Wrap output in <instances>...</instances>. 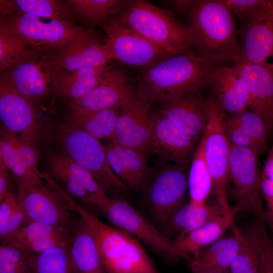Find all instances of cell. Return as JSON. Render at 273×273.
I'll return each mask as SVG.
<instances>
[{
    "instance_id": "1",
    "label": "cell",
    "mask_w": 273,
    "mask_h": 273,
    "mask_svg": "<svg viewBox=\"0 0 273 273\" xmlns=\"http://www.w3.org/2000/svg\"><path fill=\"white\" fill-rule=\"evenodd\" d=\"M192 46L198 56L217 64L241 60L234 15L222 0L192 1L189 25Z\"/></svg>"
},
{
    "instance_id": "2",
    "label": "cell",
    "mask_w": 273,
    "mask_h": 273,
    "mask_svg": "<svg viewBox=\"0 0 273 273\" xmlns=\"http://www.w3.org/2000/svg\"><path fill=\"white\" fill-rule=\"evenodd\" d=\"M218 65L194 52L169 57L141 73L135 96L151 104L186 92H199L207 86L210 73Z\"/></svg>"
},
{
    "instance_id": "3",
    "label": "cell",
    "mask_w": 273,
    "mask_h": 273,
    "mask_svg": "<svg viewBox=\"0 0 273 273\" xmlns=\"http://www.w3.org/2000/svg\"><path fill=\"white\" fill-rule=\"evenodd\" d=\"M61 195L92 231L107 273H160L138 239L103 222L65 191Z\"/></svg>"
},
{
    "instance_id": "4",
    "label": "cell",
    "mask_w": 273,
    "mask_h": 273,
    "mask_svg": "<svg viewBox=\"0 0 273 273\" xmlns=\"http://www.w3.org/2000/svg\"><path fill=\"white\" fill-rule=\"evenodd\" d=\"M116 17L171 56L195 53L188 26L166 10L146 1H130Z\"/></svg>"
},
{
    "instance_id": "5",
    "label": "cell",
    "mask_w": 273,
    "mask_h": 273,
    "mask_svg": "<svg viewBox=\"0 0 273 273\" xmlns=\"http://www.w3.org/2000/svg\"><path fill=\"white\" fill-rule=\"evenodd\" d=\"M0 31L19 36L28 45L55 48L100 39L94 30L71 21H44L41 18L21 13L11 14L1 20Z\"/></svg>"
},
{
    "instance_id": "6",
    "label": "cell",
    "mask_w": 273,
    "mask_h": 273,
    "mask_svg": "<svg viewBox=\"0 0 273 273\" xmlns=\"http://www.w3.org/2000/svg\"><path fill=\"white\" fill-rule=\"evenodd\" d=\"M96 207L111 225L143 242L164 261L172 263L184 259L171 240L126 201L108 197L98 201Z\"/></svg>"
},
{
    "instance_id": "7",
    "label": "cell",
    "mask_w": 273,
    "mask_h": 273,
    "mask_svg": "<svg viewBox=\"0 0 273 273\" xmlns=\"http://www.w3.org/2000/svg\"><path fill=\"white\" fill-rule=\"evenodd\" d=\"M60 138L64 153L87 170L106 192L115 195L127 192L128 188L111 169L100 140L68 122L61 128Z\"/></svg>"
},
{
    "instance_id": "8",
    "label": "cell",
    "mask_w": 273,
    "mask_h": 273,
    "mask_svg": "<svg viewBox=\"0 0 273 273\" xmlns=\"http://www.w3.org/2000/svg\"><path fill=\"white\" fill-rule=\"evenodd\" d=\"M209 99V119L202 136L204 154L212 179V192L216 203L225 214H228L233 208L229 205L227 195V174L231 150L224 132L227 115L211 98Z\"/></svg>"
},
{
    "instance_id": "9",
    "label": "cell",
    "mask_w": 273,
    "mask_h": 273,
    "mask_svg": "<svg viewBox=\"0 0 273 273\" xmlns=\"http://www.w3.org/2000/svg\"><path fill=\"white\" fill-rule=\"evenodd\" d=\"M257 156L251 149L231 147L227 189L237 200L236 206L239 211L250 212L256 219L264 222V210L260 196V174L257 167Z\"/></svg>"
},
{
    "instance_id": "10",
    "label": "cell",
    "mask_w": 273,
    "mask_h": 273,
    "mask_svg": "<svg viewBox=\"0 0 273 273\" xmlns=\"http://www.w3.org/2000/svg\"><path fill=\"white\" fill-rule=\"evenodd\" d=\"M104 28L107 34L105 43L113 59L123 64L146 69L171 56L116 16Z\"/></svg>"
},
{
    "instance_id": "11",
    "label": "cell",
    "mask_w": 273,
    "mask_h": 273,
    "mask_svg": "<svg viewBox=\"0 0 273 273\" xmlns=\"http://www.w3.org/2000/svg\"><path fill=\"white\" fill-rule=\"evenodd\" d=\"M149 209L162 228L183 205L188 192V173L185 166L164 167L149 180L145 189Z\"/></svg>"
},
{
    "instance_id": "12",
    "label": "cell",
    "mask_w": 273,
    "mask_h": 273,
    "mask_svg": "<svg viewBox=\"0 0 273 273\" xmlns=\"http://www.w3.org/2000/svg\"><path fill=\"white\" fill-rule=\"evenodd\" d=\"M40 186L18 185L17 199L31 222L73 228L75 211L46 181Z\"/></svg>"
},
{
    "instance_id": "13",
    "label": "cell",
    "mask_w": 273,
    "mask_h": 273,
    "mask_svg": "<svg viewBox=\"0 0 273 273\" xmlns=\"http://www.w3.org/2000/svg\"><path fill=\"white\" fill-rule=\"evenodd\" d=\"M50 174L65 191L83 207H96V203L108 197L106 192L85 169L64 153L51 152L48 156Z\"/></svg>"
},
{
    "instance_id": "14",
    "label": "cell",
    "mask_w": 273,
    "mask_h": 273,
    "mask_svg": "<svg viewBox=\"0 0 273 273\" xmlns=\"http://www.w3.org/2000/svg\"><path fill=\"white\" fill-rule=\"evenodd\" d=\"M0 118L6 130L36 145L40 134L36 112L31 101L0 79Z\"/></svg>"
},
{
    "instance_id": "15",
    "label": "cell",
    "mask_w": 273,
    "mask_h": 273,
    "mask_svg": "<svg viewBox=\"0 0 273 273\" xmlns=\"http://www.w3.org/2000/svg\"><path fill=\"white\" fill-rule=\"evenodd\" d=\"M151 104L135 96L119 107L114 142L146 152L150 151Z\"/></svg>"
},
{
    "instance_id": "16",
    "label": "cell",
    "mask_w": 273,
    "mask_h": 273,
    "mask_svg": "<svg viewBox=\"0 0 273 273\" xmlns=\"http://www.w3.org/2000/svg\"><path fill=\"white\" fill-rule=\"evenodd\" d=\"M151 123L150 151L163 162L185 166L200 140L182 132L159 110L151 113Z\"/></svg>"
},
{
    "instance_id": "17",
    "label": "cell",
    "mask_w": 273,
    "mask_h": 273,
    "mask_svg": "<svg viewBox=\"0 0 273 273\" xmlns=\"http://www.w3.org/2000/svg\"><path fill=\"white\" fill-rule=\"evenodd\" d=\"M113 60L106 43L95 40L55 48L51 56L42 63L51 80L60 72H71L81 68L105 65Z\"/></svg>"
},
{
    "instance_id": "18",
    "label": "cell",
    "mask_w": 273,
    "mask_h": 273,
    "mask_svg": "<svg viewBox=\"0 0 273 273\" xmlns=\"http://www.w3.org/2000/svg\"><path fill=\"white\" fill-rule=\"evenodd\" d=\"M136 95L131 79L123 70L112 67L99 84L78 100L71 101V110L97 111L119 108Z\"/></svg>"
},
{
    "instance_id": "19",
    "label": "cell",
    "mask_w": 273,
    "mask_h": 273,
    "mask_svg": "<svg viewBox=\"0 0 273 273\" xmlns=\"http://www.w3.org/2000/svg\"><path fill=\"white\" fill-rule=\"evenodd\" d=\"M198 92L174 96L162 102L158 110L182 132L200 140L209 119V99H204Z\"/></svg>"
},
{
    "instance_id": "20",
    "label": "cell",
    "mask_w": 273,
    "mask_h": 273,
    "mask_svg": "<svg viewBox=\"0 0 273 273\" xmlns=\"http://www.w3.org/2000/svg\"><path fill=\"white\" fill-rule=\"evenodd\" d=\"M249 96V109L260 115L269 131L273 128V63L234 65Z\"/></svg>"
},
{
    "instance_id": "21",
    "label": "cell",
    "mask_w": 273,
    "mask_h": 273,
    "mask_svg": "<svg viewBox=\"0 0 273 273\" xmlns=\"http://www.w3.org/2000/svg\"><path fill=\"white\" fill-rule=\"evenodd\" d=\"M207 86L211 98L218 108L227 115L249 107L248 93L239 72L233 66L219 64L209 76Z\"/></svg>"
},
{
    "instance_id": "22",
    "label": "cell",
    "mask_w": 273,
    "mask_h": 273,
    "mask_svg": "<svg viewBox=\"0 0 273 273\" xmlns=\"http://www.w3.org/2000/svg\"><path fill=\"white\" fill-rule=\"evenodd\" d=\"M109 164L128 189L144 190L150 179L145 152L122 146L114 142L105 146Z\"/></svg>"
},
{
    "instance_id": "23",
    "label": "cell",
    "mask_w": 273,
    "mask_h": 273,
    "mask_svg": "<svg viewBox=\"0 0 273 273\" xmlns=\"http://www.w3.org/2000/svg\"><path fill=\"white\" fill-rule=\"evenodd\" d=\"M73 228L30 222L2 241L1 243H11L37 255L55 247L70 245L72 239Z\"/></svg>"
},
{
    "instance_id": "24",
    "label": "cell",
    "mask_w": 273,
    "mask_h": 273,
    "mask_svg": "<svg viewBox=\"0 0 273 273\" xmlns=\"http://www.w3.org/2000/svg\"><path fill=\"white\" fill-rule=\"evenodd\" d=\"M238 33L243 39L241 61L255 64L267 63L273 55L272 1L259 17Z\"/></svg>"
},
{
    "instance_id": "25",
    "label": "cell",
    "mask_w": 273,
    "mask_h": 273,
    "mask_svg": "<svg viewBox=\"0 0 273 273\" xmlns=\"http://www.w3.org/2000/svg\"><path fill=\"white\" fill-rule=\"evenodd\" d=\"M240 229L233 225V235L220 238L199 251L188 260L191 268L212 272H229L240 248Z\"/></svg>"
},
{
    "instance_id": "26",
    "label": "cell",
    "mask_w": 273,
    "mask_h": 273,
    "mask_svg": "<svg viewBox=\"0 0 273 273\" xmlns=\"http://www.w3.org/2000/svg\"><path fill=\"white\" fill-rule=\"evenodd\" d=\"M70 251L77 273H107L95 236L79 216L73 228Z\"/></svg>"
},
{
    "instance_id": "27",
    "label": "cell",
    "mask_w": 273,
    "mask_h": 273,
    "mask_svg": "<svg viewBox=\"0 0 273 273\" xmlns=\"http://www.w3.org/2000/svg\"><path fill=\"white\" fill-rule=\"evenodd\" d=\"M239 210L235 206L232 211L211 220L193 231L173 238L171 241L184 259L191 257L200 250L220 239L225 231L233 223Z\"/></svg>"
},
{
    "instance_id": "28",
    "label": "cell",
    "mask_w": 273,
    "mask_h": 273,
    "mask_svg": "<svg viewBox=\"0 0 273 273\" xmlns=\"http://www.w3.org/2000/svg\"><path fill=\"white\" fill-rule=\"evenodd\" d=\"M225 214L216 203L183 204L161 228V231L169 239L189 233L208 221Z\"/></svg>"
},
{
    "instance_id": "29",
    "label": "cell",
    "mask_w": 273,
    "mask_h": 273,
    "mask_svg": "<svg viewBox=\"0 0 273 273\" xmlns=\"http://www.w3.org/2000/svg\"><path fill=\"white\" fill-rule=\"evenodd\" d=\"M112 67L107 64L81 68L71 72H60L51 81L58 95L74 101L83 97L96 87Z\"/></svg>"
},
{
    "instance_id": "30",
    "label": "cell",
    "mask_w": 273,
    "mask_h": 273,
    "mask_svg": "<svg viewBox=\"0 0 273 273\" xmlns=\"http://www.w3.org/2000/svg\"><path fill=\"white\" fill-rule=\"evenodd\" d=\"M2 76L14 88L31 102L47 94L49 83L51 81L40 66L32 61L22 63Z\"/></svg>"
},
{
    "instance_id": "31",
    "label": "cell",
    "mask_w": 273,
    "mask_h": 273,
    "mask_svg": "<svg viewBox=\"0 0 273 273\" xmlns=\"http://www.w3.org/2000/svg\"><path fill=\"white\" fill-rule=\"evenodd\" d=\"M1 20L15 13L31 15L53 20L71 21L73 13L66 2L54 0L0 1Z\"/></svg>"
},
{
    "instance_id": "32",
    "label": "cell",
    "mask_w": 273,
    "mask_h": 273,
    "mask_svg": "<svg viewBox=\"0 0 273 273\" xmlns=\"http://www.w3.org/2000/svg\"><path fill=\"white\" fill-rule=\"evenodd\" d=\"M119 108L97 111L71 110L68 115V123L100 140L112 141Z\"/></svg>"
},
{
    "instance_id": "33",
    "label": "cell",
    "mask_w": 273,
    "mask_h": 273,
    "mask_svg": "<svg viewBox=\"0 0 273 273\" xmlns=\"http://www.w3.org/2000/svg\"><path fill=\"white\" fill-rule=\"evenodd\" d=\"M212 189V179L205 157L202 136L194 152L188 172L190 202L198 204H206Z\"/></svg>"
},
{
    "instance_id": "34",
    "label": "cell",
    "mask_w": 273,
    "mask_h": 273,
    "mask_svg": "<svg viewBox=\"0 0 273 273\" xmlns=\"http://www.w3.org/2000/svg\"><path fill=\"white\" fill-rule=\"evenodd\" d=\"M127 1L69 0L66 1L74 14L86 23L104 27L118 15Z\"/></svg>"
},
{
    "instance_id": "35",
    "label": "cell",
    "mask_w": 273,
    "mask_h": 273,
    "mask_svg": "<svg viewBox=\"0 0 273 273\" xmlns=\"http://www.w3.org/2000/svg\"><path fill=\"white\" fill-rule=\"evenodd\" d=\"M0 159L13 173L17 186H40L46 184L43 175L35 173L25 163L12 140L10 132L6 129L1 131Z\"/></svg>"
},
{
    "instance_id": "36",
    "label": "cell",
    "mask_w": 273,
    "mask_h": 273,
    "mask_svg": "<svg viewBox=\"0 0 273 273\" xmlns=\"http://www.w3.org/2000/svg\"><path fill=\"white\" fill-rule=\"evenodd\" d=\"M22 38L0 31V70L12 68L22 63L32 61L39 53L38 49H30Z\"/></svg>"
},
{
    "instance_id": "37",
    "label": "cell",
    "mask_w": 273,
    "mask_h": 273,
    "mask_svg": "<svg viewBox=\"0 0 273 273\" xmlns=\"http://www.w3.org/2000/svg\"><path fill=\"white\" fill-rule=\"evenodd\" d=\"M70 245L55 247L35 255L34 273H77Z\"/></svg>"
},
{
    "instance_id": "38",
    "label": "cell",
    "mask_w": 273,
    "mask_h": 273,
    "mask_svg": "<svg viewBox=\"0 0 273 273\" xmlns=\"http://www.w3.org/2000/svg\"><path fill=\"white\" fill-rule=\"evenodd\" d=\"M30 222L17 196L9 192L0 202L1 242Z\"/></svg>"
},
{
    "instance_id": "39",
    "label": "cell",
    "mask_w": 273,
    "mask_h": 273,
    "mask_svg": "<svg viewBox=\"0 0 273 273\" xmlns=\"http://www.w3.org/2000/svg\"><path fill=\"white\" fill-rule=\"evenodd\" d=\"M247 240L259 256L264 273H273V241L264 222L255 219L245 231Z\"/></svg>"
},
{
    "instance_id": "40",
    "label": "cell",
    "mask_w": 273,
    "mask_h": 273,
    "mask_svg": "<svg viewBox=\"0 0 273 273\" xmlns=\"http://www.w3.org/2000/svg\"><path fill=\"white\" fill-rule=\"evenodd\" d=\"M35 255L14 244L2 243L0 273H34Z\"/></svg>"
},
{
    "instance_id": "41",
    "label": "cell",
    "mask_w": 273,
    "mask_h": 273,
    "mask_svg": "<svg viewBox=\"0 0 273 273\" xmlns=\"http://www.w3.org/2000/svg\"><path fill=\"white\" fill-rule=\"evenodd\" d=\"M229 115L234 118L263 152L266 148L269 130L263 118L248 108Z\"/></svg>"
},
{
    "instance_id": "42",
    "label": "cell",
    "mask_w": 273,
    "mask_h": 273,
    "mask_svg": "<svg viewBox=\"0 0 273 273\" xmlns=\"http://www.w3.org/2000/svg\"><path fill=\"white\" fill-rule=\"evenodd\" d=\"M238 19L242 31L254 22L269 5L267 0H222Z\"/></svg>"
},
{
    "instance_id": "43",
    "label": "cell",
    "mask_w": 273,
    "mask_h": 273,
    "mask_svg": "<svg viewBox=\"0 0 273 273\" xmlns=\"http://www.w3.org/2000/svg\"><path fill=\"white\" fill-rule=\"evenodd\" d=\"M260 191L265 204L264 221L270 230L273 241V145L260 173Z\"/></svg>"
},
{
    "instance_id": "44",
    "label": "cell",
    "mask_w": 273,
    "mask_h": 273,
    "mask_svg": "<svg viewBox=\"0 0 273 273\" xmlns=\"http://www.w3.org/2000/svg\"><path fill=\"white\" fill-rule=\"evenodd\" d=\"M240 248L230 273H264L260 259L240 230Z\"/></svg>"
},
{
    "instance_id": "45",
    "label": "cell",
    "mask_w": 273,
    "mask_h": 273,
    "mask_svg": "<svg viewBox=\"0 0 273 273\" xmlns=\"http://www.w3.org/2000/svg\"><path fill=\"white\" fill-rule=\"evenodd\" d=\"M224 132L230 147L248 148L258 156L262 153L247 132L231 116H227L224 123Z\"/></svg>"
},
{
    "instance_id": "46",
    "label": "cell",
    "mask_w": 273,
    "mask_h": 273,
    "mask_svg": "<svg viewBox=\"0 0 273 273\" xmlns=\"http://www.w3.org/2000/svg\"><path fill=\"white\" fill-rule=\"evenodd\" d=\"M10 133L19 154L25 163L35 173L42 176L43 174L39 171L38 167V154L36 145L21 139L11 132Z\"/></svg>"
},
{
    "instance_id": "47",
    "label": "cell",
    "mask_w": 273,
    "mask_h": 273,
    "mask_svg": "<svg viewBox=\"0 0 273 273\" xmlns=\"http://www.w3.org/2000/svg\"><path fill=\"white\" fill-rule=\"evenodd\" d=\"M9 171L8 168L0 159V202L11 191Z\"/></svg>"
},
{
    "instance_id": "48",
    "label": "cell",
    "mask_w": 273,
    "mask_h": 273,
    "mask_svg": "<svg viewBox=\"0 0 273 273\" xmlns=\"http://www.w3.org/2000/svg\"><path fill=\"white\" fill-rule=\"evenodd\" d=\"M192 1L175 0L169 1L168 2L176 10L181 12H189Z\"/></svg>"
},
{
    "instance_id": "49",
    "label": "cell",
    "mask_w": 273,
    "mask_h": 273,
    "mask_svg": "<svg viewBox=\"0 0 273 273\" xmlns=\"http://www.w3.org/2000/svg\"><path fill=\"white\" fill-rule=\"evenodd\" d=\"M191 270L192 273H230V271L226 272H207V271H201V270L196 269H195V268H191Z\"/></svg>"
},
{
    "instance_id": "50",
    "label": "cell",
    "mask_w": 273,
    "mask_h": 273,
    "mask_svg": "<svg viewBox=\"0 0 273 273\" xmlns=\"http://www.w3.org/2000/svg\"><path fill=\"white\" fill-rule=\"evenodd\" d=\"M272 57H273V55H272Z\"/></svg>"
},
{
    "instance_id": "51",
    "label": "cell",
    "mask_w": 273,
    "mask_h": 273,
    "mask_svg": "<svg viewBox=\"0 0 273 273\" xmlns=\"http://www.w3.org/2000/svg\"><path fill=\"white\" fill-rule=\"evenodd\" d=\"M272 2H273V1H272Z\"/></svg>"
}]
</instances>
